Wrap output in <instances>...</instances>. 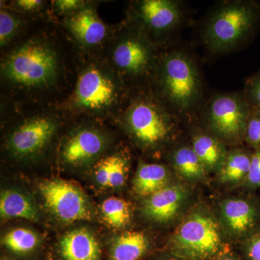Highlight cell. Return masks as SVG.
<instances>
[{"label": "cell", "mask_w": 260, "mask_h": 260, "mask_svg": "<svg viewBox=\"0 0 260 260\" xmlns=\"http://www.w3.org/2000/svg\"><path fill=\"white\" fill-rule=\"evenodd\" d=\"M220 229L212 214L193 210L173 234L169 252L185 260H212L228 251Z\"/></svg>", "instance_id": "6da1fadb"}, {"label": "cell", "mask_w": 260, "mask_h": 260, "mask_svg": "<svg viewBox=\"0 0 260 260\" xmlns=\"http://www.w3.org/2000/svg\"><path fill=\"white\" fill-rule=\"evenodd\" d=\"M57 71L56 53L49 45L38 41L17 48L2 64L5 79L24 88L47 86L55 80Z\"/></svg>", "instance_id": "7a4b0ae2"}, {"label": "cell", "mask_w": 260, "mask_h": 260, "mask_svg": "<svg viewBox=\"0 0 260 260\" xmlns=\"http://www.w3.org/2000/svg\"><path fill=\"white\" fill-rule=\"evenodd\" d=\"M259 17L252 2L238 1L222 5L207 23L204 39L212 51L223 52L237 47L251 31Z\"/></svg>", "instance_id": "3957f363"}, {"label": "cell", "mask_w": 260, "mask_h": 260, "mask_svg": "<svg viewBox=\"0 0 260 260\" xmlns=\"http://www.w3.org/2000/svg\"><path fill=\"white\" fill-rule=\"evenodd\" d=\"M160 82L166 99L179 110H189L199 97L198 68L189 56L180 51H174L164 58Z\"/></svg>", "instance_id": "277c9868"}, {"label": "cell", "mask_w": 260, "mask_h": 260, "mask_svg": "<svg viewBox=\"0 0 260 260\" xmlns=\"http://www.w3.org/2000/svg\"><path fill=\"white\" fill-rule=\"evenodd\" d=\"M125 121L137 141L148 148L165 143L175 127L169 112L148 99H140L132 104L125 113Z\"/></svg>", "instance_id": "5b68a950"}, {"label": "cell", "mask_w": 260, "mask_h": 260, "mask_svg": "<svg viewBox=\"0 0 260 260\" xmlns=\"http://www.w3.org/2000/svg\"><path fill=\"white\" fill-rule=\"evenodd\" d=\"M251 111L248 103L239 95H218L208 106L207 121L210 129L219 138L235 142L244 138Z\"/></svg>", "instance_id": "8992f818"}, {"label": "cell", "mask_w": 260, "mask_h": 260, "mask_svg": "<svg viewBox=\"0 0 260 260\" xmlns=\"http://www.w3.org/2000/svg\"><path fill=\"white\" fill-rule=\"evenodd\" d=\"M39 189L48 210L61 221L73 223L91 218L88 201L73 184L61 179H51L42 181Z\"/></svg>", "instance_id": "52a82bcc"}, {"label": "cell", "mask_w": 260, "mask_h": 260, "mask_svg": "<svg viewBox=\"0 0 260 260\" xmlns=\"http://www.w3.org/2000/svg\"><path fill=\"white\" fill-rule=\"evenodd\" d=\"M117 90L110 77L96 67H90L80 75L73 104L77 109L101 111L116 102Z\"/></svg>", "instance_id": "ba28073f"}, {"label": "cell", "mask_w": 260, "mask_h": 260, "mask_svg": "<svg viewBox=\"0 0 260 260\" xmlns=\"http://www.w3.org/2000/svg\"><path fill=\"white\" fill-rule=\"evenodd\" d=\"M220 221L231 238L246 240L260 231V210L251 200L229 198L220 205Z\"/></svg>", "instance_id": "9c48e42d"}, {"label": "cell", "mask_w": 260, "mask_h": 260, "mask_svg": "<svg viewBox=\"0 0 260 260\" xmlns=\"http://www.w3.org/2000/svg\"><path fill=\"white\" fill-rule=\"evenodd\" d=\"M56 129L54 120L37 116L25 121L10 135L8 148L15 156H31L48 144Z\"/></svg>", "instance_id": "30bf717a"}, {"label": "cell", "mask_w": 260, "mask_h": 260, "mask_svg": "<svg viewBox=\"0 0 260 260\" xmlns=\"http://www.w3.org/2000/svg\"><path fill=\"white\" fill-rule=\"evenodd\" d=\"M106 143L104 135L97 130H78L65 141L61 149V157L67 164L81 165L102 153Z\"/></svg>", "instance_id": "8fae6325"}, {"label": "cell", "mask_w": 260, "mask_h": 260, "mask_svg": "<svg viewBox=\"0 0 260 260\" xmlns=\"http://www.w3.org/2000/svg\"><path fill=\"white\" fill-rule=\"evenodd\" d=\"M113 59L116 66L124 73L139 75L150 70L153 55L150 47L143 39L129 37L116 46Z\"/></svg>", "instance_id": "7c38bea8"}, {"label": "cell", "mask_w": 260, "mask_h": 260, "mask_svg": "<svg viewBox=\"0 0 260 260\" xmlns=\"http://www.w3.org/2000/svg\"><path fill=\"white\" fill-rule=\"evenodd\" d=\"M186 195L184 186L168 185L147 198L143 205V213L155 221L167 223L179 214Z\"/></svg>", "instance_id": "4fadbf2b"}, {"label": "cell", "mask_w": 260, "mask_h": 260, "mask_svg": "<svg viewBox=\"0 0 260 260\" xmlns=\"http://www.w3.org/2000/svg\"><path fill=\"white\" fill-rule=\"evenodd\" d=\"M140 18L155 31H166L180 21L181 13L177 3L168 0H144L138 4Z\"/></svg>", "instance_id": "5bb4252c"}, {"label": "cell", "mask_w": 260, "mask_h": 260, "mask_svg": "<svg viewBox=\"0 0 260 260\" xmlns=\"http://www.w3.org/2000/svg\"><path fill=\"white\" fill-rule=\"evenodd\" d=\"M67 27L80 42L94 46L105 39L107 29L105 24L90 7L82 8L67 20Z\"/></svg>", "instance_id": "9a60e30c"}, {"label": "cell", "mask_w": 260, "mask_h": 260, "mask_svg": "<svg viewBox=\"0 0 260 260\" xmlns=\"http://www.w3.org/2000/svg\"><path fill=\"white\" fill-rule=\"evenodd\" d=\"M59 253L64 260H100L102 249L90 232L79 229L62 237L59 243Z\"/></svg>", "instance_id": "2e32d148"}, {"label": "cell", "mask_w": 260, "mask_h": 260, "mask_svg": "<svg viewBox=\"0 0 260 260\" xmlns=\"http://www.w3.org/2000/svg\"><path fill=\"white\" fill-rule=\"evenodd\" d=\"M150 242L143 233L127 232L114 238L111 260H140L149 252Z\"/></svg>", "instance_id": "e0dca14e"}, {"label": "cell", "mask_w": 260, "mask_h": 260, "mask_svg": "<svg viewBox=\"0 0 260 260\" xmlns=\"http://www.w3.org/2000/svg\"><path fill=\"white\" fill-rule=\"evenodd\" d=\"M169 180V171L164 166L142 162L133 180V189L140 196L148 198L168 186Z\"/></svg>", "instance_id": "ac0fdd59"}, {"label": "cell", "mask_w": 260, "mask_h": 260, "mask_svg": "<svg viewBox=\"0 0 260 260\" xmlns=\"http://www.w3.org/2000/svg\"><path fill=\"white\" fill-rule=\"evenodd\" d=\"M191 148L199 157L206 171L218 170L227 154L220 140L205 133L193 135Z\"/></svg>", "instance_id": "d6986e66"}, {"label": "cell", "mask_w": 260, "mask_h": 260, "mask_svg": "<svg viewBox=\"0 0 260 260\" xmlns=\"http://www.w3.org/2000/svg\"><path fill=\"white\" fill-rule=\"evenodd\" d=\"M0 214L4 219L24 218L31 221L38 220V210L31 200L15 190L2 192Z\"/></svg>", "instance_id": "ffe728a7"}, {"label": "cell", "mask_w": 260, "mask_h": 260, "mask_svg": "<svg viewBox=\"0 0 260 260\" xmlns=\"http://www.w3.org/2000/svg\"><path fill=\"white\" fill-rule=\"evenodd\" d=\"M251 155L243 150L227 153L218 169L219 180L223 184H234L245 181L250 168Z\"/></svg>", "instance_id": "44dd1931"}, {"label": "cell", "mask_w": 260, "mask_h": 260, "mask_svg": "<svg viewBox=\"0 0 260 260\" xmlns=\"http://www.w3.org/2000/svg\"><path fill=\"white\" fill-rule=\"evenodd\" d=\"M173 162L176 171L186 180H200L204 177L206 169L191 147H181L176 150Z\"/></svg>", "instance_id": "7402d4cb"}, {"label": "cell", "mask_w": 260, "mask_h": 260, "mask_svg": "<svg viewBox=\"0 0 260 260\" xmlns=\"http://www.w3.org/2000/svg\"><path fill=\"white\" fill-rule=\"evenodd\" d=\"M37 234L29 229L18 228L10 231L2 239L3 245L15 254H26L39 244Z\"/></svg>", "instance_id": "603a6c76"}, {"label": "cell", "mask_w": 260, "mask_h": 260, "mask_svg": "<svg viewBox=\"0 0 260 260\" xmlns=\"http://www.w3.org/2000/svg\"><path fill=\"white\" fill-rule=\"evenodd\" d=\"M104 220L112 227H125L131 219V207L126 200L119 198H108L102 205Z\"/></svg>", "instance_id": "cb8c5ba5"}, {"label": "cell", "mask_w": 260, "mask_h": 260, "mask_svg": "<svg viewBox=\"0 0 260 260\" xmlns=\"http://www.w3.org/2000/svg\"><path fill=\"white\" fill-rule=\"evenodd\" d=\"M129 169V160L124 154H114V161L109 187L118 188L124 185Z\"/></svg>", "instance_id": "d4e9b609"}, {"label": "cell", "mask_w": 260, "mask_h": 260, "mask_svg": "<svg viewBox=\"0 0 260 260\" xmlns=\"http://www.w3.org/2000/svg\"><path fill=\"white\" fill-rule=\"evenodd\" d=\"M19 28V21L9 12L1 10L0 13V44L1 47L10 42Z\"/></svg>", "instance_id": "484cf974"}, {"label": "cell", "mask_w": 260, "mask_h": 260, "mask_svg": "<svg viewBox=\"0 0 260 260\" xmlns=\"http://www.w3.org/2000/svg\"><path fill=\"white\" fill-rule=\"evenodd\" d=\"M244 139L254 150H260V112L251 111L246 124Z\"/></svg>", "instance_id": "4316f807"}, {"label": "cell", "mask_w": 260, "mask_h": 260, "mask_svg": "<svg viewBox=\"0 0 260 260\" xmlns=\"http://www.w3.org/2000/svg\"><path fill=\"white\" fill-rule=\"evenodd\" d=\"M113 161H114V154L102 158L98 162L95 167V177L98 184H100L101 186L109 187Z\"/></svg>", "instance_id": "83f0119b"}, {"label": "cell", "mask_w": 260, "mask_h": 260, "mask_svg": "<svg viewBox=\"0 0 260 260\" xmlns=\"http://www.w3.org/2000/svg\"><path fill=\"white\" fill-rule=\"evenodd\" d=\"M244 182L250 189L260 188V150H254L251 155L249 174Z\"/></svg>", "instance_id": "f1b7e54d"}, {"label": "cell", "mask_w": 260, "mask_h": 260, "mask_svg": "<svg viewBox=\"0 0 260 260\" xmlns=\"http://www.w3.org/2000/svg\"><path fill=\"white\" fill-rule=\"evenodd\" d=\"M242 250L245 260H260V231L243 242Z\"/></svg>", "instance_id": "f546056e"}, {"label": "cell", "mask_w": 260, "mask_h": 260, "mask_svg": "<svg viewBox=\"0 0 260 260\" xmlns=\"http://www.w3.org/2000/svg\"><path fill=\"white\" fill-rule=\"evenodd\" d=\"M247 98L254 110L260 112V71L247 84Z\"/></svg>", "instance_id": "4dcf8cb0"}, {"label": "cell", "mask_w": 260, "mask_h": 260, "mask_svg": "<svg viewBox=\"0 0 260 260\" xmlns=\"http://www.w3.org/2000/svg\"><path fill=\"white\" fill-rule=\"evenodd\" d=\"M81 2L77 0H59L55 2L56 8L62 13L75 11L79 8Z\"/></svg>", "instance_id": "1f68e13d"}, {"label": "cell", "mask_w": 260, "mask_h": 260, "mask_svg": "<svg viewBox=\"0 0 260 260\" xmlns=\"http://www.w3.org/2000/svg\"><path fill=\"white\" fill-rule=\"evenodd\" d=\"M43 4V2L40 0H18L15 2V5L20 9L25 11H32L40 8Z\"/></svg>", "instance_id": "d6a6232c"}, {"label": "cell", "mask_w": 260, "mask_h": 260, "mask_svg": "<svg viewBox=\"0 0 260 260\" xmlns=\"http://www.w3.org/2000/svg\"><path fill=\"white\" fill-rule=\"evenodd\" d=\"M212 260H244L240 256L231 252V251H226L222 253L220 255L217 256Z\"/></svg>", "instance_id": "836d02e7"}, {"label": "cell", "mask_w": 260, "mask_h": 260, "mask_svg": "<svg viewBox=\"0 0 260 260\" xmlns=\"http://www.w3.org/2000/svg\"><path fill=\"white\" fill-rule=\"evenodd\" d=\"M155 260H185L182 259V258L179 257V256L174 255V254H172V253L168 252L165 253V254H162V255H160L158 256Z\"/></svg>", "instance_id": "e575fe53"}, {"label": "cell", "mask_w": 260, "mask_h": 260, "mask_svg": "<svg viewBox=\"0 0 260 260\" xmlns=\"http://www.w3.org/2000/svg\"><path fill=\"white\" fill-rule=\"evenodd\" d=\"M4 260H10V259H4Z\"/></svg>", "instance_id": "d590c367"}]
</instances>
